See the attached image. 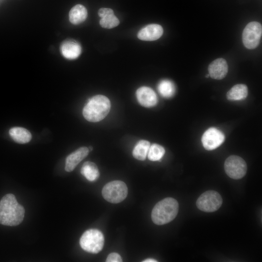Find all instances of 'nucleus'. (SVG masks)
Returning <instances> with one entry per match:
<instances>
[{"mask_svg":"<svg viewBox=\"0 0 262 262\" xmlns=\"http://www.w3.org/2000/svg\"><path fill=\"white\" fill-rule=\"evenodd\" d=\"M25 210L12 194L5 195L0 201V224L15 226L20 224L24 217Z\"/></svg>","mask_w":262,"mask_h":262,"instance_id":"1","label":"nucleus"},{"mask_svg":"<svg viewBox=\"0 0 262 262\" xmlns=\"http://www.w3.org/2000/svg\"><path fill=\"white\" fill-rule=\"evenodd\" d=\"M110 108L109 98L105 96L98 95L88 100L83 109L82 114L87 121L97 122L106 116Z\"/></svg>","mask_w":262,"mask_h":262,"instance_id":"2","label":"nucleus"},{"mask_svg":"<svg viewBox=\"0 0 262 262\" xmlns=\"http://www.w3.org/2000/svg\"><path fill=\"white\" fill-rule=\"evenodd\" d=\"M178 211V201L173 198L166 197L154 206L151 212V219L156 225H164L172 221Z\"/></svg>","mask_w":262,"mask_h":262,"instance_id":"3","label":"nucleus"},{"mask_svg":"<svg viewBox=\"0 0 262 262\" xmlns=\"http://www.w3.org/2000/svg\"><path fill=\"white\" fill-rule=\"evenodd\" d=\"M104 238L102 233L97 229L86 230L80 239L82 248L89 253L96 254L103 248Z\"/></svg>","mask_w":262,"mask_h":262,"instance_id":"4","label":"nucleus"},{"mask_svg":"<svg viewBox=\"0 0 262 262\" xmlns=\"http://www.w3.org/2000/svg\"><path fill=\"white\" fill-rule=\"evenodd\" d=\"M127 194V186L121 180H114L107 183L102 190L103 198L112 203H118L122 201L126 198Z\"/></svg>","mask_w":262,"mask_h":262,"instance_id":"5","label":"nucleus"},{"mask_svg":"<svg viewBox=\"0 0 262 262\" xmlns=\"http://www.w3.org/2000/svg\"><path fill=\"white\" fill-rule=\"evenodd\" d=\"M222 204L220 195L215 191L209 190L202 194L196 200V205L200 210L208 213L219 209Z\"/></svg>","mask_w":262,"mask_h":262,"instance_id":"6","label":"nucleus"},{"mask_svg":"<svg viewBox=\"0 0 262 262\" xmlns=\"http://www.w3.org/2000/svg\"><path fill=\"white\" fill-rule=\"evenodd\" d=\"M262 34L261 24L256 21H252L244 28L242 40L244 46L248 49H255L259 45Z\"/></svg>","mask_w":262,"mask_h":262,"instance_id":"7","label":"nucleus"},{"mask_svg":"<svg viewBox=\"0 0 262 262\" xmlns=\"http://www.w3.org/2000/svg\"><path fill=\"white\" fill-rule=\"evenodd\" d=\"M224 169L227 175L231 179L238 180L244 177L247 171L245 160L236 155H231L225 161Z\"/></svg>","mask_w":262,"mask_h":262,"instance_id":"8","label":"nucleus"},{"mask_svg":"<svg viewBox=\"0 0 262 262\" xmlns=\"http://www.w3.org/2000/svg\"><path fill=\"white\" fill-rule=\"evenodd\" d=\"M225 139V135L221 131L212 127L204 132L201 137V142L206 150H212L222 145Z\"/></svg>","mask_w":262,"mask_h":262,"instance_id":"9","label":"nucleus"},{"mask_svg":"<svg viewBox=\"0 0 262 262\" xmlns=\"http://www.w3.org/2000/svg\"><path fill=\"white\" fill-rule=\"evenodd\" d=\"M139 103L145 107H152L158 102V98L155 92L150 87L142 86L139 88L136 92Z\"/></svg>","mask_w":262,"mask_h":262,"instance_id":"10","label":"nucleus"},{"mask_svg":"<svg viewBox=\"0 0 262 262\" xmlns=\"http://www.w3.org/2000/svg\"><path fill=\"white\" fill-rule=\"evenodd\" d=\"M208 71L209 76L213 79H223L228 71V66L226 61L223 58L215 59L209 65Z\"/></svg>","mask_w":262,"mask_h":262,"instance_id":"11","label":"nucleus"},{"mask_svg":"<svg viewBox=\"0 0 262 262\" xmlns=\"http://www.w3.org/2000/svg\"><path fill=\"white\" fill-rule=\"evenodd\" d=\"M163 29L158 24H151L145 26L137 33L138 38L144 41H154L163 35Z\"/></svg>","mask_w":262,"mask_h":262,"instance_id":"12","label":"nucleus"},{"mask_svg":"<svg viewBox=\"0 0 262 262\" xmlns=\"http://www.w3.org/2000/svg\"><path fill=\"white\" fill-rule=\"evenodd\" d=\"M87 147H81L69 154L66 159L65 169L66 172L72 171L76 166L88 154Z\"/></svg>","mask_w":262,"mask_h":262,"instance_id":"13","label":"nucleus"},{"mask_svg":"<svg viewBox=\"0 0 262 262\" xmlns=\"http://www.w3.org/2000/svg\"><path fill=\"white\" fill-rule=\"evenodd\" d=\"M60 50L65 58L73 60L79 56L81 53L82 49L77 41L69 39L65 41L61 44Z\"/></svg>","mask_w":262,"mask_h":262,"instance_id":"14","label":"nucleus"},{"mask_svg":"<svg viewBox=\"0 0 262 262\" xmlns=\"http://www.w3.org/2000/svg\"><path fill=\"white\" fill-rule=\"evenodd\" d=\"M87 16L86 8L81 4H77L73 7L69 13V19L73 24H79L83 22Z\"/></svg>","mask_w":262,"mask_h":262,"instance_id":"15","label":"nucleus"},{"mask_svg":"<svg viewBox=\"0 0 262 262\" xmlns=\"http://www.w3.org/2000/svg\"><path fill=\"white\" fill-rule=\"evenodd\" d=\"M9 134L16 142L25 144L29 142L32 138L30 132L22 127H14L9 130Z\"/></svg>","mask_w":262,"mask_h":262,"instance_id":"16","label":"nucleus"},{"mask_svg":"<svg viewBox=\"0 0 262 262\" xmlns=\"http://www.w3.org/2000/svg\"><path fill=\"white\" fill-rule=\"evenodd\" d=\"M248 95V88L243 84L233 86L227 93V98L229 100H240L245 99Z\"/></svg>","mask_w":262,"mask_h":262,"instance_id":"17","label":"nucleus"},{"mask_svg":"<svg viewBox=\"0 0 262 262\" xmlns=\"http://www.w3.org/2000/svg\"><path fill=\"white\" fill-rule=\"evenodd\" d=\"M81 173L89 181H94L99 176L97 165L91 162H85L81 169Z\"/></svg>","mask_w":262,"mask_h":262,"instance_id":"18","label":"nucleus"},{"mask_svg":"<svg viewBox=\"0 0 262 262\" xmlns=\"http://www.w3.org/2000/svg\"><path fill=\"white\" fill-rule=\"evenodd\" d=\"M150 145L148 141L142 140L139 141L134 147L132 151L134 158L144 161L146 159Z\"/></svg>","mask_w":262,"mask_h":262,"instance_id":"19","label":"nucleus"},{"mask_svg":"<svg viewBox=\"0 0 262 262\" xmlns=\"http://www.w3.org/2000/svg\"><path fill=\"white\" fill-rule=\"evenodd\" d=\"M175 89L174 83L168 80L161 81L158 85V90L160 94L165 98H169L173 96Z\"/></svg>","mask_w":262,"mask_h":262,"instance_id":"20","label":"nucleus"},{"mask_svg":"<svg viewBox=\"0 0 262 262\" xmlns=\"http://www.w3.org/2000/svg\"><path fill=\"white\" fill-rule=\"evenodd\" d=\"M165 153L164 148L161 145L153 144L150 146L147 157L151 161H160Z\"/></svg>","mask_w":262,"mask_h":262,"instance_id":"21","label":"nucleus"},{"mask_svg":"<svg viewBox=\"0 0 262 262\" xmlns=\"http://www.w3.org/2000/svg\"><path fill=\"white\" fill-rule=\"evenodd\" d=\"M99 24L103 28L111 29L117 26L119 24V21L114 13H112L101 17Z\"/></svg>","mask_w":262,"mask_h":262,"instance_id":"22","label":"nucleus"},{"mask_svg":"<svg viewBox=\"0 0 262 262\" xmlns=\"http://www.w3.org/2000/svg\"><path fill=\"white\" fill-rule=\"evenodd\" d=\"M107 262H121V256L117 253L113 252L109 254L106 259Z\"/></svg>","mask_w":262,"mask_h":262,"instance_id":"23","label":"nucleus"},{"mask_svg":"<svg viewBox=\"0 0 262 262\" xmlns=\"http://www.w3.org/2000/svg\"><path fill=\"white\" fill-rule=\"evenodd\" d=\"M112 13H114V11L110 8H101L98 10V15L100 17H102L105 15Z\"/></svg>","mask_w":262,"mask_h":262,"instance_id":"24","label":"nucleus"},{"mask_svg":"<svg viewBox=\"0 0 262 262\" xmlns=\"http://www.w3.org/2000/svg\"><path fill=\"white\" fill-rule=\"evenodd\" d=\"M157 262V261L153 259H147L143 261V262Z\"/></svg>","mask_w":262,"mask_h":262,"instance_id":"25","label":"nucleus"},{"mask_svg":"<svg viewBox=\"0 0 262 262\" xmlns=\"http://www.w3.org/2000/svg\"><path fill=\"white\" fill-rule=\"evenodd\" d=\"M209 77H210L209 74H207V75L206 76V78H208Z\"/></svg>","mask_w":262,"mask_h":262,"instance_id":"26","label":"nucleus"}]
</instances>
